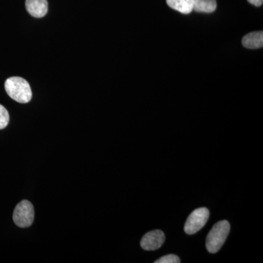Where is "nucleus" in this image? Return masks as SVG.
Here are the masks:
<instances>
[{
  "label": "nucleus",
  "instance_id": "obj_1",
  "mask_svg": "<svg viewBox=\"0 0 263 263\" xmlns=\"http://www.w3.org/2000/svg\"><path fill=\"white\" fill-rule=\"evenodd\" d=\"M5 89L8 96L19 103H27L32 100V89L23 78L10 77L7 79Z\"/></svg>",
  "mask_w": 263,
  "mask_h": 263
},
{
  "label": "nucleus",
  "instance_id": "obj_2",
  "mask_svg": "<svg viewBox=\"0 0 263 263\" xmlns=\"http://www.w3.org/2000/svg\"><path fill=\"white\" fill-rule=\"evenodd\" d=\"M229 221L222 220L216 223L209 232L206 238V249L210 253L219 252L229 235Z\"/></svg>",
  "mask_w": 263,
  "mask_h": 263
},
{
  "label": "nucleus",
  "instance_id": "obj_3",
  "mask_svg": "<svg viewBox=\"0 0 263 263\" xmlns=\"http://www.w3.org/2000/svg\"><path fill=\"white\" fill-rule=\"evenodd\" d=\"M13 221L21 228L32 226L34 219V209L31 202L22 200L15 208L13 215Z\"/></svg>",
  "mask_w": 263,
  "mask_h": 263
},
{
  "label": "nucleus",
  "instance_id": "obj_4",
  "mask_svg": "<svg viewBox=\"0 0 263 263\" xmlns=\"http://www.w3.org/2000/svg\"><path fill=\"white\" fill-rule=\"evenodd\" d=\"M209 211L206 208H200L189 216L184 226L186 234L193 235L202 229L209 220Z\"/></svg>",
  "mask_w": 263,
  "mask_h": 263
},
{
  "label": "nucleus",
  "instance_id": "obj_5",
  "mask_svg": "<svg viewBox=\"0 0 263 263\" xmlns=\"http://www.w3.org/2000/svg\"><path fill=\"white\" fill-rule=\"evenodd\" d=\"M165 235L160 230H152L143 235L141 240L142 249L146 251H155L163 245Z\"/></svg>",
  "mask_w": 263,
  "mask_h": 263
},
{
  "label": "nucleus",
  "instance_id": "obj_6",
  "mask_svg": "<svg viewBox=\"0 0 263 263\" xmlns=\"http://www.w3.org/2000/svg\"><path fill=\"white\" fill-rule=\"evenodd\" d=\"M25 5L27 12L34 18H43L47 14V0H26Z\"/></svg>",
  "mask_w": 263,
  "mask_h": 263
},
{
  "label": "nucleus",
  "instance_id": "obj_7",
  "mask_svg": "<svg viewBox=\"0 0 263 263\" xmlns=\"http://www.w3.org/2000/svg\"><path fill=\"white\" fill-rule=\"evenodd\" d=\"M242 44L249 49H257L263 46L262 31L249 33L242 40Z\"/></svg>",
  "mask_w": 263,
  "mask_h": 263
},
{
  "label": "nucleus",
  "instance_id": "obj_8",
  "mask_svg": "<svg viewBox=\"0 0 263 263\" xmlns=\"http://www.w3.org/2000/svg\"><path fill=\"white\" fill-rule=\"evenodd\" d=\"M166 2L170 8L183 14H190L193 10V0H166Z\"/></svg>",
  "mask_w": 263,
  "mask_h": 263
},
{
  "label": "nucleus",
  "instance_id": "obj_9",
  "mask_svg": "<svg viewBox=\"0 0 263 263\" xmlns=\"http://www.w3.org/2000/svg\"><path fill=\"white\" fill-rule=\"evenodd\" d=\"M193 10L199 13H211L215 11L216 0H193Z\"/></svg>",
  "mask_w": 263,
  "mask_h": 263
},
{
  "label": "nucleus",
  "instance_id": "obj_10",
  "mask_svg": "<svg viewBox=\"0 0 263 263\" xmlns=\"http://www.w3.org/2000/svg\"><path fill=\"white\" fill-rule=\"evenodd\" d=\"M10 116L8 110L0 105V129H5L9 124Z\"/></svg>",
  "mask_w": 263,
  "mask_h": 263
},
{
  "label": "nucleus",
  "instance_id": "obj_11",
  "mask_svg": "<svg viewBox=\"0 0 263 263\" xmlns=\"http://www.w3.org/2000/svg\"><path fill=\"white\" fill-rule=\"evenodd\" d=\"M181 260L176 254H168L163 256L161 258L155 261V263H180Z\"/></svg>",
  "mask_w": 263,
  "mask_h": 263
},
{
  "label": "nucleus",
  "instance_id": "obj_12",
  "mask_svg": "<svg viewBox=\"0 0 263 263\" xmlns=\"http://www.w3.org/2000/svg\"><path fill=\"white\" fill-rule=\"evenodd\" d=\"M248 2L254 6L259 7L262 5L263 0H248Z\"/></svg>",
  "mask_w": 263,
  "mask_h": 263
}]
</instances>
